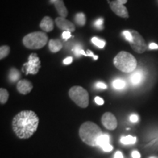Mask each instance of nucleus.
I'll return each instance as SVG.
<instances>
[{
  "label": "nucleus",
  "instance_id": "nucleus-7",
  "mask_svg": "<svg viewBox=\"0 0 158 158\" xmlns=\"http://www.w3.org/2000/svg\"><path fill=\"white\" fill-rule=\"evenodd\" d=\"M130 31L133 35V40L129 43L131 48L133 49V51H135L136 53H138V54H142V53L145 52L147 49V45L143 37L137 31Z\"/></svg>",
  "mask_w": 158,
  "mask_h": 158
},
{
  "label": "nucleus",
  "instance_id": "nucleus-17",
  "mask_svg": "<svg viewBox=\"0 0 158 158\" xmlns=\"http://www.w3.org/2000/svg\"><path fill=\"white\" fill-rule=\"evenodd\" d=\"M21 77V73L16 68H13L10 70L9 75H8V78L10 81L11 82H16L17 81H19Z\"/></svg>",
  "mask_w": 158,
  "mask_h": 158
},
{
  "label": "nucleus",
  "instance_id": "nucleus-26",
  "mask_svg": "<svg viewBox=\"0 0 158 158\" xmlns=\"http://www.w3.org/2000/svg\"><path fill=\"white\" fill-rule=\"evenodd\" d=\"M81 50H82L81 48L80 45H76V46H75L74 48H73V53L75 54V55H76L77 57H78V56H81L80 52H81Z\"/></svg>",
  "mask_w": 158,
  "mask_h": 158
},
{
  "label": "nucleus",
  "instance_id": "nucleus-24",
  "mask_svg": "<svg viewBox=\"0 0 158 158\" xmlns=\"http://www.w3.org/2000/svg\"><path fill=\"white\" fill-rule=\"evenodd\" d=\"M103 19L100 18V19H98L95 22H94V27H95L97 29L102 30V29H103Z\"/></svg>",
  "mask_w": 158,
  "mask_h": 158
},
{
  "label": "nucleus",
  "instance_id": "nucleus-11",
  "mask_svg": "<svg viewBox=\"0 0 158 158\" xmlns=\"http://www.w3.org/2000/svg\"><path fill=\"white\" fill-rule=\"evenodd\" d=\"M97 146L100 147L106 152H110L113 150V147L110 144V137L106 134H102L98 138Z\"/></svg>",
  "mask_w": 158,
  "mask_h": 158
},
{
  "label": "nucleus",
  "instance_id": "nucleus-23",
  "mask_svg": "<svg viewBox=\"0 0 158 158\" xmlns=\"http://www.w3.org/2000/svg\"><path fill=\"white\" fill-rule=\"evenodd\" d=\"M92 43L97 47H98L99 48H103L106 45V42L104 40H100L95 37L92 38Z\"/></svg>",
  "mask_w": 158,
  "mask_h": 158
},
{
  "label": "nucleus",
  "instance_id": "nucleus-12",
  "mask_svg": "<svg viewBox=\"0 0 158 158\" xmlns=\"http://www.w3.org/2000/svg\"><path fill=\"white\" fill-rule=\"evenodd\" d=\"M16 88L19 93L22 94H27L30 93L31 91L32 90L33 85L29 81L24 79V80H20L18 82Z\"/></svg>",
  "mask_w": 158,
  "mask_h": 158
},
{
  "label": "nucleus",
  "instance_id": "nucleus-14",
  "mask_svg": "<svg viewBox=\"0 0 158 158\" xmlns=\"http://www.w3.org/2000/svg\"><path fill=\"white\" fill-rule=\"evenodd\" d=\"M54 5L55 6V8L56 10L57 13H59V15H61L60 17L66 18L68 16V11L67 10L66 7H65L63 0H56Z\"/></svg>",
  "mask_w": 158,
  "mask_h": 158
},
{
  "label": "nucleus",
  "instance_id": "nucleus-2",
  "mask_svg": "<svg viewBox=\"0 0 158 158\" xmlns=\"http://www.w3.org/2000/svg\"><path fill=\"white\" fill-rule=\"evenodd\" d=\"M79 136L82 141L91 147H96L98 138L102 135L100 127L92 122H86L79 128Z\"/></svg>",
  "mask_w": 158,
  "mask_h": 158
},
{
  "label": "nucleus",
  "instance_id": "nucleus-6",
  "mask_svg": "<svg viewBox=\"0 0 158 158\" xmlns=\"http://www.w3.org/2000/svg\"><path fill=\"white\" fill-rule=\"evenodd\" d=\"M41 68V62L39 56L37 54H31L29 55L28 61L23 64L22 67V72L26 75L32 74L36 75Z\"/></svg>",
  "mask_w": 158,
  "mask_h": 158
},
{
  "label": "nucleus",
  "instance_id": "nucleus-27",
  "mask_svg": "<svg viewBox=\"0 0 158 158\" xmlns=\"http://www.w3.org/2000/svg\"><path fill=\"white\" fill-rule=\"evenodd\" d=\"M94 101H95L96 103L99 105V106H102V105L104 104L103 99L100 98V97H95V98H94Z\"/></svg>",
  "mask_w": 158,
  "mask_h": 158
},
{
  "label": "nucleus",
  "instance_id": "nucleus-1",
  "mask_svg": "<svg viewBox=\"0 0 158 158\" xmlns=\"http://www.w3.org/2000/svg\"><path fill=\"white\" fill-rule=\"evenodd\" d=\"M39 118L32 110H22L14 116L12 122L13 132L21 139L33 135L38 127Z\"/></svg>",
  "mask_w": 158,
  "mask_h": 158
},
{
  "label": "nucleus",
  "instance_id": "nucleus-32",
  "mask_svg": "<svg viewBox=\"0 0 158 158\" xmlns=\"http://www.w3.org/2000/svg\"><path fill=\"white\" fill-rule=\"evenodd\" d=\"M132 157L133 158H141V155L138 151H133L132 153Z\"/></svg>",
  "mask_w": 158,
  "mask_h": 158
},
{
  "label": "nucleus",
  "instance_id": "nucleus-8",
  "mask_svg": "<svg viewBox=\"0 0 158 158\" xmlns=\"http://www.w3.org/2000/svg\"><path fill=\"white\" fill-rule=\"evenodd\" d=\"M101 122L102 125L106 129L110 130H114L117 127V120L115 116L110 112H106L102 115L101 118Z\"/></svg>",
  "mask_w": 158,
  "mask_h": 158
},
{
  "label": "nucleus",
  "instance_id": "nucleus-34",
  "mask_svg": "<svg viewBox=\"0 0 158 158\" xmlns=\"http://www.w3.org/2000/svg\"><path fill=\"white\" fill-rule=\"evenodd\" d=\"M114 158H123L122 153L120 151H117L114 155Z\"/></svg>",
  "mask_w": 158,
  "mask_h": 158
},
{
  "label": "nucleus",
  "instance_id": "nucleus-19",
  "mask_svg": "<svg viewBox=\"0 0 158 158\" xmlns=\"http://www.w3.org/2000/svg\"><path fill=\"white\" fill-rule=\"evenodd\" d=\"M120 141L122 144L128 145V144H134L136 142V137H133L131 135L123 136L120 139Z\"/></svg>",
  "mask_w": 158,
  "mask_h": 158
},
{
  "label": "nucleus",
  "instance_id": "nucleus-16",
  "mask_svg": "<svg viewBox=\"0 0 158 158\" xmlns=\"http://www.w3.org/2000/svg\"><path fill=\"white\" fill-rule=\"evenodd\" d=\"M143 79V74L141 71H136L130 76V81L133 85H138L141 83Z\"/></svg>",
  "mask_w": 158,
  "mask_h": 158
},
{
  "label": "nucleus",
  "instance_id": "nucleus-36",
  "mask_svg": "<svg viewBox=\"0 0 158 158\" xmlns=\"http://www.w3.org/2000/svg\"><path fill=\"white\" fill-rule=\"evenodd\" d=\"M116 1H117V2H119V3H121V4H122V5H124V4L127 3V0H116Z\"/></svg>",
  "mask_w": 158,
  "mask_h": 158
},
{
  "label": "nucleus",
  "instance_id": "nucleus-20",
  "mask_svg": "<svg viewBox=\"0 0 158 158\" xmlns=\"http://www.w3.org/2000/svg\"><path fill=\"white\" fill-rule=\"evenodd\" d=\"M9 98V92L5 89H0V102L1 104H5Z\"/></svg>",
  "mask_w": 158,
  "mask_h": 158
},
{
  "label": "nucleus",
  "instance_id": "nucleus-5",
  "mask_svg": "<svg viewBox=\"0 0 158 158\" xmlns=\"http://www.w3.org/2000/svg\"><path fill=\"white\" fill-rule=\"evenodd\" d=\"M69 96L71 100L79 107L85 108L89 106V97L85 89L80 86H73L69 90Z\"/></svg>",
  "mask_w": 158,
  "mask_h": 158
},
{
  "label": "nucleus",
  "instance_id": "nucleus-30",
  "mask_svg": "<svg viewBox=\"0 0 158 158\" xmlns=\"http://www.w3.org/2000/svg\"><path fill=\"white\" fill-rule=\"evenodd\" d=\"M96 86L99 89H107V86H106V84L102 82H98L96 84Z\"/></svg>",
  "mask_w": 158,
  "mask_h": 158
},
{
  "label": "nucleus",
  "instance_id": "nucleus-25",
  "mask_svg": "<svg viewBox=\"0 0 158 158\" xmlns=\"http://www.w3.org/2000/svg\"><path fill=\"white\" fill-rule=\"evenodd\" d=\"M122 34H123L124 37H125V39L127 40L129 43H130L133 40V35H132V33L130 32V30L124 31L123 32H122Z\"/></svg>",
  "mask_w": 158,
  "mask_h": 158
},
{
  "label": "nucleus",
  "instance_id": "nucleus-29",
  "mask_svg": "<svg viewBox=\"0 0 158 158\" xmlns=\"http://www.w3.org/2000/svg\"><path fill=\"white\" fill-rule=\"evenodd\" d=\"M73 62V57L72 56H68L67 58H65L63 60V63L64 64H70Z\"/></svg>",
  "mask_w": 158,
  "mask_h": 158
},
{
  "label": "nucleus",
  "instance_id": "nucleus-35",
  "mask_svg": "<svg viewBox=\"0 0 158 158\" xmlns=\"http://www.w3.org/2000/svg\"><path fill=\"white\" fill-rule=\"evenodd\" d=\"M149 48L150 49H157L158 48V45L156 44V43H150Z\"/></svg>",
  "mask_w": 158,
  "mask_h": 158
},
{
  "label": "nucleus",
  "instance_id": "nucleus-21",
  "mask_svg": "<svg viewBox=\"0 0 158 158\" xmlns=\"http://www.w3.org/2000/svg\"><path fill=\"white\" fill-rule=\"evenodd\" d=\"M113 86L116 89H122L125 87L126 82L122 79H116L113 81Z\"/></svg>",
  "mask_w": 158,
  "mask_h": 158
},
{
  "label": "nucleus",
  "instance_id": "nucleus-13",
  "mask_svg": "<svg viewBox=\"0 0 158 158\" xmlns=\"http://www.w3.org/2000/svg\"><path fill=\"white\" fill-rule=\"evenodd\" d=\"M54 21L49 16H45L40 23V27L44 32H49L54 28Z\"/></svg>",
  "mask_w": 158,
  "mask_h": 158
},
{
  "label": "nucleus",
  "instance_id": "nucleus-33",
  "mask_svg": "<svg viewBox=\"0 0 158 158\" xmlns=\"http://www.w3.org/2000/svg\"><path fill=\"white\" fill-rule=\"evenodd\" d=\"M86 54H87V56L93 57L94 59H95V60H97V59H98V56H95V55H94L93 53H92V51H89V50L87 51V53H86Z\"/></svg>",
  "mask_w": 158,
  "mask_h": 158
},
{
  "label": "nucleus",
  "instance_id": "nucleus-15",
  "mask_svg": "<svg viewBox=\"0 0 158 158\" xmlns=\"http://www.w3.org/2000/svg\"><path fill=\"white\" fill-rule=\"evenodd\" d=\"M62 43L60 40L52 39L49 41L48 48L52 53L59 52V51L62 48Z\"/></svg>",
  "mask_w": 158,
  "mask_h": 158
},
{
  "label": "nucleus",
  "instance_id": "nucleus-28",
  "mask_svg": "<svg viewBox=\"0 0 158 158\" xmlns=\"http://www.w3.org/2000/svg\"><path fill=\"white\" fill-rule=\"evenodd\" d=\"M62 37L63 39L67 40H68L70 37H71V32H70V31H63Z\"/></svg>",
  "mask_w": 158,
  "mask_h": 158
},
{
  "label": "nucleus",
  "instance_id": "nucleus-4",
  "mask_svg": "<svg viewBox=\"0 0 158 158\" xmlns=\"http://www.w3.org/2000/svg\"><path fill=\"white\" fill-rule=\"evenodd\" d=\"M48 37L44 31H35L27 35L23 38V44L29 49H40L48 43Z\"/></svg>",
  "mask_w": 158,
  "mask_h": 158
},
{
  "label": "nucleus",
  "instance_id": "nucleus-31",
  "mask_svg": "<svg viewBox=\"0 0 158 158\" xmlns=\"http://www.w3.org/2000/svg\"><path fill=\"white\" fill-rule=\"evenodd\" d=\"M130 120L132 122H136L138 121V116L137 115H135V114H133V115L130 116Z\"/></svg>",
  "mask_w": 158,
  "mask_h": 158
},
{
  "label": "nucleus",
  "instance_id": "nucleus-37",
  "mask_svg": "<svg viewBox=\"0 0 158 158\" xmlns=\"http://www.w3.org/2000/svg\"><path fill=\"white\" fill-rule=\"evenodd\" d=\"M151 158H155V157H151Z\"/></svg>",
  "mask_w": 158,
  "mask_h": 158
},
{
  "label": "nucleus",
  "instance_id": "nucleus-10",
  "mask_svg": "<svg viewBox=\"0 0 158 158\" xmlns=\"http://www.w3.org/2000/svg\"><path fill=\"white\" fill-rule=\"evenodd\" d=\"M55 22L57 27L59 29H62L64 31H70V32H73L76 30V27L75 25L71 21L67 20L65 18L62 17H58L55 20Z\"/></svg>",
  "mask_w": 158,
  "mask_h": 158
},
{
  "label": "nucleus",
  "instance_id": "nucleus-18",
  "mask_svg": "<svg viewBox=\"0 0 158 158\" xmlns=\"http://www.w3.org/2000/svg\"><path fill=\"white\" fill-rule=\"evenodd\" d=\"M75 21L78 26L84 27L86 23V15L83 13H77L76 17H75Z\"/></svg>",
  "mask_w": 158,
  "mask_h": 158
},
{
  "label": "nucleus",
  "instance_id": "nucleus-22",
  "mask_svg": "<svg viewBox=\"0 0 158 158\" xmlns=\"http://www.w3.org/2000/svg\"><path fill=\"white\" fill-rule=\"evenodd\" d=\"M10 48L7 45L1 46V48H0V59H3L6 56H7V55L10 54Z\"/></svg>",
  "mask_w": 158,
  "mask_h": 158
},
{
  "label": "nucleus",
  "instance_id": "nucleus-9",
  "mask_svg": "<svg viewBox=\"0 0 158 158\" xmlns=\"http://www.w3.org/2000/svg\"><path fill=\"white\" fill-rule=\"evenodd\" d=\"M110 7L111 10L114 12L115 14H116L118 16L124 18V19H127L129 18V13H128L127 7L124 5L119 3L118 2L112 1L109 3Z\"/></svg>",
  "mask_w": 158,
  "mask_h": 158
},
{
  "label": "nucleus",
  "instance_id": "nucleus-3",
  "mask_svg": "<svg viewBox=\"0 0 158 158\" xmlns=\"http://www.w3.org/2000/svg\"><path fill=\"white\" fill-rule=\"evenodd\" d=\"M114 64L118 70L125 73L133 72L137 67V60L130 53L121 51L114 59Z\"/></svg>",
  "mask_w": 158,
  "mask_h": 158
}]
</instances>
